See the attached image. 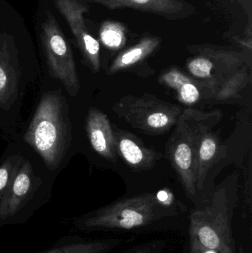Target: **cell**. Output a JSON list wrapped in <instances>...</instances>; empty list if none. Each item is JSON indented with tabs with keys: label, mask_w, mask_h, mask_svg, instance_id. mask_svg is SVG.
Returning a JSON list of instances; mask_svg holds the SVG:
<instances>
[{
	"label": "cell",
	"mask_w": 252,
	"mask_h": 253,
	"mask_svg": "<svg viewBox=\"0 0 252 253\" xmlns=\"http://www.w3.org/2000/svg\"><path fill=\"white\" fill-rule=\"evenodd\" d=\"M24 141L54 172L66 159L72 140L66 99L60 91H47L40 99Z\"/></svg>",
	"instance_id": "obj_1"
},
{
	"label": "cell",
	"mask_w": 252,
	"mask_h": 253,
	"mask_svg": "<svg viewBox=\"0 0 252 253\" xmlns=\"http://www.w3.org/2000/svg\"><path fill=\"white\" fill-rule=\"evenodd\" d=\"M172 200L158 196H136L124 199L84 215L78 226L84 231L128 232L145 230L176 216Z\"/></svg>",
	"instance_id": "obj_2"
},
{
	"label": "cell",
	"mask_w": 252,
	"mask_h": 253,
	"mask_svg": "<svg viewBox=\"0 0 252 253\" xmlns=\"http://www.w3.org/2000/svg\"><path fill=\"white\" fill-rule=\"evenodd\" d=\"M233 214L234 205L226 193H217L208 205L191 213L189 235L220 253H237L232 230Z\"/></svg>",
	"instance_id": "obj_3"
},
{
	"label": "cell",
	"mask_w": 252,
	"mask_h": 253,
	"mask_svg": "<svg viewBox=\"0 0 252 253\" xmlns=\"http://www.w3.org/2000/svg\"><path fill=\"white\" fill-rule=\"evenodd\" d=\"M40 41L50 76L65 87L71 97L80 84L72 48L55 16L47 12L41 23Z\"/></svg>",
	"instance_id": "obj_4"
},
{
	"label": "cell",
	"mask_w": 252,
	"mask_h": 253,
	"mask_svg": "<svg viewBox=\"0 0 252 253\" xmlns=\"http://www.w3.org/2000/svg\"><path fill=\"white\" fill-rule=\"evenodd\" d=\"M22 63L11 36L0 34V113L10 115L19 109L27 87L36 79Z\"/></svg>",
	"instance_id": "obj_5"
},
{
	"label": "cell",
	"mask_w": 252,
	"mask_h": 253,
	"mask_svg": "<svg viewBox=\"0 0 252 253\" xmlns=\"http://www.w3.org/2000/svg\"><path fill=\"white\" fill-rule=\"evenodd\" d=\"M32 160L22 158L11 184L0 202V219L7 220L19 215L36 195L48 188V180Z\"/></svg>",
	"instance_id": "obj_6"
},
{
	"label": "cell",
	"mask_w": 252,
	"mask_h": 253,
	"mask_svg": "<svg viewBox=\"0 0 252 253\" xmlns=\"http://www.w3.org/2000/svg\"><path fill=\"white\" fill-rule=\"evenodd\" d=\"M100 4L109 10L130 8L153 13L169 20L186 19L195 14V7L186 0H78Z\"/></svg>",
	"instance_id": "obj_7"
},
{
	"label": "cell",
	"mask_w": 252,
	"mask_h": 253,
	"mask_svg": "<svg viewBox=\"0 0 252 253\" xmlns=\"http://www.w3.org/2000/svg\"><path fill=\"white\" fill-rule=\"evenodd\" d=\"M87 132L90 144L102 156L109 157L113 153V135L106 117L92 110L87 118Z\"/></svg>",
	"instance_id": "obj_8"
},
{
	"label": "cell",
	"mask_w": 252,
	"mask_h": 253,
	"mask_svg": "<svg viewBox=\"0 0 252 253\" xmlns=\"http://www.w3.org/2000/svg\"><path fill=\"white\" fill-rule=\"evenodd\" d=\"M161 43L159 37L146 36L137 44L123 52L117 57L112 65V69H120L131 66L144 59L154 51Z\"/></svg>",
	"instance_id": "obj_9"
},
{
	"label": "cell",
	"mask_w": 252,
	"mask_h": 253,
	"mask_svg": "<svg viewBox=\"0 0 252 253\" xmlns=\"http://www.w3.org/2000/svg\"><path fill=\"white\" fill-rule=\"evenodd\" d=\"M123 243L121 239H108L75 242L53 248L41 253H107Z\"/></svg>",
	"instance_id": "obj_10"
},
{
	"label": "cell",
	"mask_w": 252,
	"mask_h": 253,
	"mask_svg": "<svg viewBox=\"0 0 252 253\" xmlns=\"http://www.w3.org/2000/svg\"><path fill=\"white\" fill-rule=\"evenodd\" d=\"M125 27L123 24L115 21H105L99 29V37L104 45L109 49H118L125 44Z\"/></svg>",
	"instance_id": "obj_11"
},
{
	"label": "cell",
	"mask_w": 252,
	"mask_h": 253,
	"mask_svg": "<svg viewBox=\"0 0 252 253\" xmlns=\"http://www.w3.org/2000/svg\"><path fill=\"white\" fill-rule=\"evenodd\" d=\"M23 156L20 152H13L0 164V202L11 184Z\"/></svg>",
	"instance_id": "obj_12"
},
{
	"label": "cell",
	"mask_w": 252,
	"mask_h": 253,
	"mask_svg": "<svg viewBox=\"0 0 252 253\" xmlns=\"http://www.w3.org/2000/svg\"><path fill=\"white\" fill-rule=\"evenodd\" d=\"M119 148L124 159L130 164L138 165L143 160V150L133 140L123 138L120 141Z\"/></svg>",
	"instance_id": "obj_13"
},
{
	"label": "cell",
	"mask_w": 252,
	"mask_h": 253,
	"mask_svg": "<svg viewBox=\"0 0 252 253\" xmlns=\"http://www.w3.org/2000/svg\"><path fill=\"white\" fill-rule=\"evenodd\" d=\"M176 78L173 80L175 84L177 85L180 97L186 103H194L199 98V91L198 88L192 83L185 82L183 76L181 75V81L180 80V74L179 73H173Z\"/></svg>",
	"instance_id": "obj_14"
},
{
	"label": "cell",
	"mask_w": 252,
	"mask_h": 253,
	"mask_svg": "<svg viewBox=\"0 0 252 253\" xmlns=\"http://www.w3.org/2000/svg\"><path fill=\"white\" fill-rule=\"evenodd\" d=\"M188 67L190 72L195 77L206 78L211 74L214 63L208 56H201L192 59Z\"/></svg>",
	"instance_id": "obj_15"
},
{
	"label": "cell",
	"mask_w": 252,
	"mask_h": 253,
	"mask_svg": "<svg viewBox=\"0 0 252 253\" xmlns=\"http://www.w3.org/2000/svg\"><path fill=\"white\" fill-rule=\"evenodd\" d=\"M175 160L176 165L180 169H189L192 164V150L190 147L186 143H180L176 147L175 152Z\"/></svg>",
	"instance_id": "obj_16"
},
{
	"label": "cell",
	"mask_w": 252,
	"mask_h": 253,
	"mask_svg": "<svg viewBox=\"0 0 252 253\" xmlns=\"http://www.w3.org/2000/svg\"><path fill=\"white\" fill-rule=\"evenodd\" d=\"M164 248V242L154 241L138 245L122 253H158Z\"/></svg>",
	"instance_id": "obj_17"
},
{
	"label": "cell",
	"mask_w": 252,
	"mask_h": 253,
	"mask_svg": "<svg viewBox=\"0 0 252 253\" xmlns=\"http://www.w3.org/2000/svg\"><path fill=\"white\" fill-rule=\"evenodd\" d=\"M216 151V143L213 138H207L203 141L200 148V157L203 161H208L214 156Z\"/></svg>",
	"instance_id": "obj_18"
},
{
	"label": "cell",
	"mask_w": 252,
	"mask_h": 253,
	"mask_svg": "<svg viewBox=\"0 0 252 253\" xmlns=\"http://www.w3.org/2000/svg\"><path fill=\"white\" fill-rule=\"evenodd\" d=\"M170 123V119L163 113L151 114L147 119V123L152 128H161L166 126Z\"/></svg>",
	"instance_id": "obj_19"
},
{
	"label": "cell",
	"mask_w": 252,
	"mask_h": 253,
	"mask_svg": "<svg viewBox=\"0 0 252 253\" xmlns=\"http://www.w3.org/2000/svg\"><path fill=\"white\" fill-rule=\"evenodd\" d=\"M189 253H220L211 248L204 246L194 236H189Z\"/></svg>",
	"instance_id": "obj_20"
},
{
	"label": "cell",
	"mask_w": 252,
	"mask_h": 253,
	"mask_svg": "<svg viewBox=\"0 0 252 253\" xmlns=\"http://www.w3.org/2000/svg\"><path fill=\"white\" fill-rule=\"evenodd\" d=\"M238 253H244V251H243L242 248H240L239 251H238Z\"/></svg>",
	"instance_id": "obj_21"
}]
</instances>
